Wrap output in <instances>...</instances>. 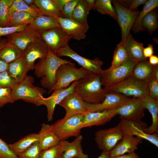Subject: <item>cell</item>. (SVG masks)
<instances>
[{
    "label": "cell",
    "instance_id": "1",
    "mask_svg": "<svg viewBox=\"0 0 158 158\" xmlns=\"http://www.w3.org/2000/svg\"><path fill=\"white\" fill-rule=\"evenodd\" d=\"M100 76L91 73L77 81L74 92L84 102L97 104L102 102L108 92L102 87Z\"/></svg>",
    "mask_w": 158,
    "mask_h": 158
},
{
    "label": "cell",
    "instance_id": "2",
    "mask_svg": "<svg viewBox=\"0 0 158 158\" xmlns=\"http://www.w3.org/2000/svg\"><path fill=\"white\" fill-rule=\"evenodd\" d=\"M71 62L58 57L50 50L45 58L40 59L35 65V74L41 78V86L50 90L55 84L56 74L58 68L62 64Z\"/></svg>",
    "mask_w": 158,
    "mask_h": 158
},
{
    "label": "cell",
    "instance_id": "3",
    "mask_svg": "<svg viewBox=\"0 0 158 158\" xmlns=\"http://www.w3.org/2000/svg\"><path fill=\"white\" fill-rule=\"evenodd\" d=\"M91 73L82 67L77 68L75 64L71 62L62 64L56 71L55 84L48 93L59 89L66 88L71 82L84 78Z\"/></svg>",
    "mask_w": 158,
    "mask_h": 158
},
{
    "label": "cell",
    "instance_id": "4",
    "mask_svg": "<svg viewBox=\"0 0 158 158\" xmlns=\"http://www.w3.org/2000/svg\"><path fill=\"white\" fill-rule=\"evenodd\" d=\"M33 78L27 75L23 81L17 84L11 90V96L13 101L22 99L25 102L36 105L39 101L47 92L42 87L33 85Z\"/></svg>",
    "mask_w": 158,
    "mask_h": 158
},
{
    "label": "cell",
    "instance_id": "5",
    "mask_svg": "<svg viewBox=\"0 0 158 158\" xmlns=\"http://www.w3.org/2000/svg\"><path fill=\"white\" fill-rule=\"evenodd\" d=\"M146 109L142 98H130L118 109L117 115L121 119L132 122L143 130L147 127L146 123L142 120Z\"/></svg>",
    "mask_w": 158,
    "mask_h": 158
},
{
    "label": "cell",
    "instance_id": "6",
    "mask_svg": "<svg viewBox=\"0 0 158 158\" xmlns=\"http://www.w3.org/2000/svg\"><path fill=\"white\" fill-rule=\"evenodd\" d=\"M84 115H75L70 117L59 119L51 125V128L60 140H66L71 137L80 134L83 128Z\"/></svg>",
    "mask_w": 158,
    "mask_h": 158
},
{
    "label": "cell",
    "instance_id": "7",
    "mask_svg": "<svg viewBox=\"0 0 158 158\" xmlns=\"http://www.w3.org/2000/svg\"><path fill=\"white\" fill-rule=\"evenodd\" d=\"M103 89L108 92H114L128 97L142 98L149 91L146 83L140 81L131 75L123 80Z\"/></svg>",
    "mask_w": 158,
    "mask_h": 158
},
{
    "label": "cell",
    "instance_id": "8",
    "mask_svg": "<svg viewBox=\"0 0 158 158\" xmlns=\"http://www.w3.org/2000/svg\"><path fill=\"white\" fill-rule=\"evenodd\" d=\"M138 63L129 59L119 66L114 68L103 70L100 76L104 88L120 82L131 75L133 69Z\"/></svg>",
    "mask_w": 158,
    "mask_h": 158
},
{
    "label": "cell",
    "instance_id": "9",
    "mask_svg": "<svg viewBox=\"0 0 158 158\" xmlns=\"http://www.w3.org/2000/svg\"><path fill=\"white\" fill-rule=\"evenodd\" d=\"M56 55L58 57L66 56L75 61L82 66V67L92 73L101 76L103 71L101 67L103 61L98 57L90 59L83 57L78 54L69 47L68 44L59 49Z\"/></svg>",
    "mask_w": 158,
    "mask_h": 158
},
{
    "label": "cell",
    "instance_id": "10",
    "mask_svg": "<svg viewBox=\"0 0 158 158\" xmlns=\"http://www.w3.org/2000/svg\"><path fill=\"white\" fill-rule=\"evenodd\" d=\"M121 32V42L124 44L130 33V31L140 12L131 11L123 6L118 1L112 0Z\"/></svg>",
    "mask_w": 158,
    "mask_h": 158
},
{
    "label": "cell",
    "instance_id": "11",
    "mask_svg": "<svg viewBox=\"0 0 158 158\" xmlns=\"http://www.w3.org/2000/svg\"><path fill=\"white\" fill-rule=\"evenodd\" d=\"M123 135V131L118 124L114 127L97 131L95 139L102 152H109L121 140Z\"/></svg>",
    "mask_w": 158,
    "mask_h": 158
},
{
    "label": "cell",
    "instance_id": "12",
    "mask_svg": "<svg viewBox=\"0 0 158 158\" xmlns=\"http://www.w3.org/2000/svg\"><path fill=\"white\" fill-rule=\"evenodd\" d=\"M123 132L122 138L114 148L109 153L110 157L120 156L127 153L134 152L143 139L132 135L130 129L121 122L118 123Z\"/></svg>",
    "mask_w": 158,
    "mask_h": 158
},
{
    "label": "cell",
    "instance_id": "13",
    "mask_svg": "<svg viewBox=\"0 0 158 158\" xmlns=\"http://www.w3.org/2000/svg\"><path fill=\"white\" fill-rule=\"evenodd\" d=\"M40 32L41 39L55 54L59 49L68 44L71 39L60 28Z\"/></svg>",
    "mask_w": 158,
    "mask_h": 158
},
{
    "label": "cell",
    "instance_id": "14",
    "mask_svg": "<svg viewBox=\"0 0 158 158\" xmlns=\"http://www.w3.org/2000/svg\"><path fill=\"white\" fill-rule=\"evenodd\" d=\"M130 98L117 92H108L104 100L100 103L90 104L84 102V104L86 109L90 111H101L118 108Z\"/></svg>",
    "mask_w": 158,
    "mask_h": 158
},
{
    "label": "cell",
    "instance_id": "15",
    "mask_svg": "<svg viewBox=\"0 0 158 158\" xmlns=\"http://www.w3.org/2000/svg\"><path fill=\"white\" fill-rule=\"evenodd\" d=\"M77 81L73 82L66 88H60L53 91V92L49 97L47 98L43 97L39 101L37 106L44 105L47 108V117L48 121H51L53 119L56 105L59 104L66 97L74 92Z\"/></svg>",
    "mask_w": 158,
    "mask_h": 158
},
{
    "label": "cell",
    "instance_id": "16",
    "mask_svg": "<svg viewBox=\"0 0 158 158\" xmlns=\"http://www.w3.org/2000/svg\"><path fill=\"white\" fill-rule=\"evenodd\" d=\"M49 50L48 46L41 38L30 44L23 51V55L29 71L34 69L36 60L45 58Z\"/></svg>",
    "mask_w": 158,
    "mask_h": 158
},
{
    "label": "cell",
    "instance_id": "17",
    "mask_svg": "<svg viewBox=\"0 0 158 158\" xmlns=\"http://www.w3.org/2000/svg\"><path fill=\"white\" fill-rule=\"evenodd\" d=\"M8 42L23 51L30 43L40 39V32L27 27L6 36Z\"/></svg>",
    "mask_w": 158,
    "mask_h": 158
},
{
    "label": "cell",
    "instance_id": "18",
    "mask_svg": "<svg viewBox=\"0 0 158 158\" xmlns=\"http://www.w3.org/2000/svg\"><path fill=\"white\" fill-rule=\"evenodd\" d=\"M60 28L71 39L78 40L84 39L89 28L87 23L82 24L73 19L60 17L57 19Z\"/></svg>",
    "mask_w": 158,
    "mask_h": 158
},
{
    "label": "cell",
    "instance_id": "19",
    "mask_svg": "<svg viewBox=\"0 0 158 158\" xmlns=\"http://www.w3.org/2000/svg\"><path fill=\"white\" fill-rule=\"evenodd\" d=\"M59 105L66 111V114L63 118H64L76 115H84L89 111L85 108L84 101L74 91L66 97Z\"/></svg>",
    "mask_w": 158,
    "mask_h": 158
},
{
    "label": "cell",
    "instance_id": "20",
    "mask_svg": "<svg viewBox=\"0 0 158 158\" xmlns=\"http://www.w3.org/2000/svg\"><path fill=\"white\" fill-rule=\"evenodd\" d=\"M118 109L98 112L89 111L83 115V128L105 124L117 115Z\"/></svg>",
    "mask_w": 158,
    "mask_h": 158
},
{
    "label": "cell",
    "instance_id": "21",
    "mask_svg": "<svg viewBox=\"0 0 158 158\" xmlns=\"http://www.w3.org/2000/svg\"><path fill=\"white\" fill-rule=\"evenodd\" d=\"M38 134V141L42 151L56 145L60 141L49 124H42Z\"/></svg>",
    "mask_w": 158,
    "mask_h": 158
},
{
    "label": "cell",
    "instance_id": "22",
    "mask_svg": "<svg viewBox=\"0 0 158 158\" xmlns=\"http://www.w3.org/2000/svg\"><path fill=\"white\" fill-rule=\"evenodd\" d=\"M144 105L150 113L152 123L149 127L143 130L149 134L158 133V101L152 98L149 95H147L142 98Z\"/></svg>",
    "mask_w": 158,
    "mask_h": 158
},
{
    "label": "cell",
    "instance_id": "23",
    "mask_svg": "<svg viewBox=\"0 0 158 158\" xmlns=\"http://www.w3.org/2000/svg\"><path fill=\"white\" fill-rule=\"evenodd\" d=\"M129 59L137 63L146 60L143 54V44L136 41L130 33L124 44Z\"/></svg>",
    "mask_w": 158,
    "mask_h": 158
},
{
    "label": "cell",
    "instance_id": "24",
    "mask_svg": "<svg viewBox=\"0 0 158 158\" xmlns=\"http://www.w3.org/2000/svg\"><path fill=\"white\" fill-rule=\"evenodd\" d=\"M154 66L147 60L139 62L133 67L131 76L137 80L147 83L153 77Z\"/></svg>",
    "mask_w": 158,
    "mask_h": 158
},
{
    "label": "cell",
    "instance_id": "25",
    "mask_svg": "<svg viewBox=\"0 0 158 158\" xmlns=\"http://www.w3.org/2000/svg\"><path fill=\"white\" fill-rule=\"evenodd\" d=\"M83 138V136L80 134L72 142L67 141L61 158H88V155L84 153L82 150Z\"/></svg>",
    "mask_w": 158,
    "mask_h": 158
},
{
    "label": "cell",
    "instance_id": "26",
    "mask_svg": "<svg viewBox=\"0 0 158 158\" xmlns=\"http://www.w3.org/2000/svg\"><path fill=\"white\" fill-rule=\"evenodd\" d=\"M7 71L18 84L25 79L29 71L25 60L22 57L9 63Z\"/></svg>",
    "mask_w": 158,
    "mask_h": 158
},
{
    "label": "cell",
    "instance_id": "27",
    "mask_svg": "<svg viewBox=\"0 0 158 158\" xmlns=\"http://www.w3.org/2000/svg\"><path fill=\"white\" fill-rule=\"evenodd\" d=\"M35 4L41 15L57 19L62 17V11L55 0H35Z\"/></svg>",
    "mask_w": 158,
    "mask_h": 158
},
{
    "label": "cell",
    "instance_id": "28",
    "mask_svg": "<svg viewBox=\"0 0 158 158\" xmlns=\"http://www.w3.org/2000/svg\"><path fill=\"white\" fill-rule=\"evenodd\" d=\"M27 27L42 31L60 27L56 19L40 15L35 18L33 21L28 25Z\"/></svg>",
    "mask_w": 158,
    "mask_h": 158
},
{
    "label": "cell",
    "instance_id": "29",
    "mask_svg": "<svg viewBox=\"0 0 158 158\" xmlns=\"http://www.w3.org/2000/svg\"><path fill=\"white\" fill-rule=\"evenodd\" d=\"M38 140V133H31L8 145L15 154L18 157Z\"/></svg>",
    "mask_w": 158,
    "mask_h": 158
},
{
    "label": "cell",
    "instance_id": "30",
    "mask_svg": "<svg viewBox=\"0 0 158 158\" xmlns=\"http://www.w3.org/2000/svg\"><path fill=\"white\" fill-rule=\"evenodd\" d=\"M120 122L129 128L133 135L136 136V137L143 140H146L157 147H158V133H155L152 134H147L142 130L136 126L132 122L121 119Z\"/></svg>",
    "mask_w": 158,
    "mask_h": 158
},
{
    "label": "cell",
    "instance_id": "31",
    "mask_svg": "<svg viewBox=\"0 0 158 158\" xmlns=\"http://www.w3.org/2000/svg\"><path fill=\"white\" fill-rule=\"evenodd\" d=\"M35 18L29 13L25 11H16L11 15L7 26H16L24 25H28Z\"/></svg>",
    "mask_w": 158,
    "mask_h": 158
},
{
    "label": "cell",
    "instance_id": "32",
    "mask_svg": "<svg viewBox=\"0 0 158 158\" xmlns=\"http://www.w3.org/2000/svg\"><path fill=\"white\" fill-rule=\"evenodd\" d=\"M23 51L9 42L0 50V58L9 64L23 57Z\"/></svg>",
    "mask_w": 158,
    "mask_h": 158
},
{
    "label": "cell",
    "instance_id": "33",
    "mask_svg": "<svg viewBox=\"0 0 158 158\" xmlns=\"http://www.w3.org/2000/svg\"><path fill=\"white\" fill-rule=\"evenodd\" d=\"M86 0H79L72 14V19L82 24L87 23V16L90 10Z\"/></svg>",
    "mask_w": 158,
    "mask_h": 158
},
{
    "label": "cell",
    "instance_id": "34",
    "mask_svg": "<svg viewBox=\"0 0 158 158\" xmlns=\"http://www.w3.org/2000/svg\"><path fill=\"white\" fill-rule=\"evenodd\" d=\"M158 6L157 0H149L147 1L144 5L142 10L140 12L136 18L132 29L135 33L143 30L141 24L142 20L147 14L150 11L155 9Z\"/></svg>",
    "mask_w": 158,
    "mask_h": 158
},
{
    "label": "cell",
    "instance_id": "35",
    "mask_svg": "<svg viewBox=\"0 0 158 158\" xmlns=\"http://www.w3.org/2000/svg\"><path fill=\"white\" fill-rule=\"evenodd\" d=\"M129 59L124 44L120 42L115 50L111 65L109 68L112 69L124 63Z\"/></svg>",
    "mask_w": 158,
    "mask_h": 158
},
{
    "label": "cell",
    "instance_id": "36",
    "mask_svg": "<svg viewBox=\"0 0 158 158\" xmlns=\"http://www.w3.org/2000/svg\"><path fill=\"white\" fill-rule=\"evenodd\" d=\"M67 141L60 140L56 145L42 150L39 158H61L65 150V145Z\"/></svg>",
    "mask_w": 158,
    "mask_h": 158
},
{
    "label": "cell",
    "instance_id": "37",
    "mask_svg": "<svg viewBox=\"0 0 158 158\" xmlns=\"http://www.w3.org/2000/svg\"><path fill=\"white\" fill-rule=\"evenodd\" d=\"M16 11L27 12L30 13L35 18L41 15L38 8H35L28 6L23 0H14L9 8L8 20L11 14Z\"/></svg>",
    "mask_w": 158,
    "mask_h": 158
},
{
    "label": "cell",
    "instance_id": "38",
    "mask_svg": "<svg viewBox=\"0 0 158 158\" xmlns=\"http://www.w3.org/2000/svg\"><path fill=\"white\" fill-rule=\"evenodd\" d=\"M157 15L154 9L149 12L142 20L141 25L144 29H146L150 35H152L157 28Z\"/></svg>",
    "mask_w": 158,
    "mask_h": 158
},
{
    "label": "cell",
    "instance_id": "39",
    "mask_svg": "<svg viewBox=\"0 0 158 158\" xmlns=\"http://www.w3.org/2000/svg\"><path fill=\"white\" fill-rule=\"evenodd\" d=\"M95 9L102 14L110 16L117 21L116 11L110 0H96Z\"/></svg>",
    "mask_w": 158,
    "mask_h": 158
},
{
    "label": "cell",
    "instance_id": "40",
    "mask_svg": "<svg viewBox=\"0 0 158 158\" xmlns=\"http://www.w3.org/2000/svg\"><path fill=\"white\" fill-rule=\"evenodd\" d=\"M14 0H0V26H7L9 8Z\"/></svg>",
    "mask_w": 158,
    "mask_h": 158
},
{
    "label": "cell",
    "instance_id": "41",
    "mask_svg": "<svg viewBox=\"0 0 158 158\" xmlns=\"http://www.w3.org/2000/svg\"><path fill=\"white\" fill-rule=\"evenodd\" d=\"M42 151L38 140L34 142L22 154L19 158H39Z\"/></svg>",
    "mask_w": 158,
    "mask_h": 158
},
{
    "label": "cell",
    "instance_id": "42",
    "mask_svg": "<svg viewBox=\"0 0 158 158\" xmlns=\"http://www.w3.org/2000/svg\"><path fill=\"white\" fill-rule=\"evenodd\" d=\"M17 85L15 79L7 71L0 73V88L9 87L12 89Z\"/></svg>",
    "mask_w": 158,
    "mask_h": 158
},
{
    "label": "cell",
    "instance_id": "43",
    "mask_svg": "<svg viewBox=\"0 0 158 158\" xmlns=\"http://www.w3.org/2000/svg\"><path fill=\"white\" fill-rule=\"evenodd\" d=\"M11 90L9 87L0 88V108L7 103L14 102L11 96Z\"/></svg>",
    "mask_w": 158,
    "mask_h": 158
},
{
    "label": "cell",
    "instance_id": "44",
    "mask_svg": "<svg viewBox=\"0 0 158 158\" xmlns=\"http://www.w3.org/2000/svg\"><path fill=\"white\" fill-rule=\"evenodd\" d=\"M0 158H19L13 153L8 145L0 138Z\"/></svg>",
    "mask_w": 158,
    "mask_h": 158
},
{
    "label": "cell",
    "instance_id": "45",
    "mask_svg": "<svg viewBox=\"0 0 158 158\" xmlns=\"http://www.w3.org/2000/svg\"><path fill=\"white\" fill-rule=\"evenodd\" d=\"M146 83L149 95L153 99L158 101V80L153 77Z\"/></svg>",
    "mask_w": 158,
    "mask_h": 158
},
{
    "label": "cell",
    "instance_id": "46",
    "mask_svg": "<svg viewBox=\"0 0 158 158\" xmlns=\"http://www.w3.org/2000/svg\"><path fill=\"white\" fill-rule=\"evenodd\" d=\"M79 0H71L63 7L62 11V18L72 19L74 9Z\"/></svg>",
    "mask_w": 158,
    "mask_h": 158
},
{
    "label": "cell",
    "instance_id": "47",
    "mask_svg": "<svg viewBox=\"0 0 158 158\" xmlns=\"http://www.w3.org/2000/svg\"><path fill=\"white\" fill-rule=\"evenodd\" d=\"M28 25H24L16 26L1 27L0 26V37L13 33L23 30L25 29Z\"/></svg>",
    "mask_w": 158,
    "mask_h": 158
},
{
    "label": "cell",
    "instance_id": "48",
    "mask_svg": "<svg viewBox=\"0 0 158 158\" xmlns=\"http://www.w3.org/2000/svg\"><path fill=\"white\" fill-rule=\"evenodd\" d=\"M147 0H132L130 6L128 8L129 10L133 11L138 6L141 4L145 5L147 2Z\"/></svg>",
    "mask_w": 158,
    "mask_h": 158
},
{
    "label": "cell",
    "instance_id": "49",
    "mask_svg": "<svg viewBox=\"0 0 158 158\" xmlns=\"http://www.w3.org/2000/svg\"><path fill=\"white\" fill-rule=\"evenodd\" d=\"M154 52L153 46L150 44H149L147 47L143 49V54L146 59L153 55Z\"/></svg>",
    "mask_w": 158,
    "mask_h": 158
},
{
    "label": "cell",
    "instance_id": "50",
    "mask_svg": "<svg viewBox=\"0 0 158 158\" xmlns=\"http://www.w3.org/2000/svg\"><path fill=\"white\" fill-rule=\"evenodd\" d=\"M110 158H140L134 152L114 157H110Z\"/></svg>",
    "mask_w": 158,
    "mask_h": 158
},
{
    "label": "cell",
    "instance_id": "51",
    "mask_svg": "<svg viewBox=\"0 0 158 158\" xmlns=\"http://www.w3.org/2000/svg\"><path fill=\"white\" fill-rule=\"evenodd\" d=\"M8 64L0 58V73L7 71Z\"/></svg>",
    "mask_w": 158,
    "mask_h": 158
},
{
    "label": "cell",
    "instance_id": "52",
    "mask_svg": "<svg viewBox=\"0 0 158 158\" xmlns=\"http://www.w3.org/2000/svg\"><path fill=\"white\" fill-rule=\"evenodd\" d=\"M149 63L153 66L158 65V57L157 56L152 55L149 57Z\"/></svg>",
    "mask_w": 158,
    "mask_h": 158
},
{
    "label": "cell",
    "instance_id": "53",
    "mask_svg": "<svg viewBox=\"0 0 158 158\" xmlns=\"http://www.w3.org/2000/svg\"><path fill=\"white\" fill-rule=\"evenodd\" d=\"M71 0H55L59 8L61 11L64 6Z\"/></svg>",
    "mask_w": 158,
    "mask_h": 158
},
{
    "label": "cell",
    "instance_id": "54",
    "mask_svg": "<svg viewBox=\"0 0 158 158\" xmlns=\"http://www.w3.org/2000/svg\"><path fill=\"white\" fill-rule=\"evenodd\" d=\"M8 39L0 38V50L8 43Z\"/></svg>",
    "mask_w": 158,
    "mask_h": 158
},
{
    "label": "cell",
    "instance_id": "55",
    "mask_svg": "<svg viewBox=\"0 0 158 158\" xmlns=\"http://www.w3.org/2000/svg\"><path fill=\"white\" fill-rule=\"evenodd\" d=\"M88 4L90 10H95V5L96 0H86Z\"/></svg>",
    "mask_w": 158,
    "mask_h": 158
},
{
    "label": "cell",
    "instance_id": "56",
    "mask_svg": "<svg viewBox=\"0 0 158 158\" xmlns=\"http://www.w3.org/2000/svg\"><path fill=\"white\" fill-rule=\"evenodd\" d=\"M109 152H102L101 154L97 158H110Z\"/></svg>",
    "mask_w": 158,
    "mask_h": 158
},
{
    "label": "cell",
    "instance_id": "57",
    "mask_svg": "<svg viewBox=\"0 0 158 158\" xmlns=\"http://www.w3.org/2000/svg\"><path fill=\"white\" fill-rule=\"evenodd\" d=\"M153 77L158 80V65L154 66Z\"/></svg>",
    "mask_w": 158,
    "mask_h": 158
},
{
    "label": "cell",
    "instance_id": "58",
    "mask_svg": "<svg viewBox=\"0 0 158 158\" xmlns=\"http://www.w3.org/2000/svg\"><path fill=\"white\" fill-rule=\"evenodd\" d=\"M23 1L27 5L31 7L35 4V0H23Z\"/></svg>",
    "mask_w": 158,
    "mask_h": 158
}]
</instances>
